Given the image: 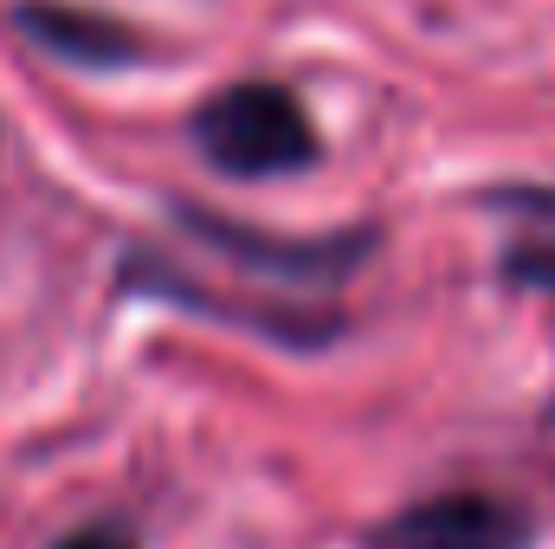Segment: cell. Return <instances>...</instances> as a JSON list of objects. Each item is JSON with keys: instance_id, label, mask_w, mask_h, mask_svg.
<instances>
[{"instance_id": "7", "label": "cell", "mask_w": 555, "mask_h": 549, "mask_svg": "<svg viewBox=\"0 0 555 549\" xmlns=\"http://www.w3.org/2000/svg\"><path fill=\"white\" fill-rule=\"evenodd\" d=\"M485 207L517 214V220H537V227H555V181H504V188L485 194Z\"/></svg>"}, {"instance_id": "3", "label": "cell", "mask_w": 555, "mask_h": 549, "mask_svg": "<svg viewBox=\"0 0 555 549\" xmlns=\"http://www.w3.org/2000/svg\"><path fill=\"white\" fill-rule=\"evenodd\" d=\"M537 518L498 491H439L382 518L369 549H530Z\"/></svg>"}, {"instance_id": "4", "label": "cell", "mask_w": 555, "mask_h": 549, "mask_svg": "<svg viewBox=\"0 0 555 549\" xmlns=\"http://www.w3.org/2000/svg\"><path fill=\"white\" fill-rule=\"evenodd\" d=\"M124 284L142 291V297H162V304L201 310V317H227V323H240V330H253V336H266V343H284V349H330V343L343 336V317H336V310H297V304H220V297H207L194 278L175 272V266L155 259V253H137V259L124 266Z\"/></svg>"}, {"instance_id": "1", "label": "cell", "mask_w": 555, "mask_h": 549, "mask_svg": "<svg viewBox=\"0 0 555 549\" xmlns=\"http://www.w3.org/2000/svg\"><path fill=\"white\" fill-rule=\"evenodd\" d=\"M194 149L233 181H272L317 162V130L284 85L240 78L194 111Z\"/></svg>"}, {"instance_id": "2", "label": "cell", "mask_w": 555, "mask_h": 549, "mask_svg": "<svg viewBox=\"0 0 555 549\" xmlns=\"http://www.w3.org/2000/svg\"><path fill=\"white\" fill-rule=\"evenodd\" d=\"M175 220L207 246L220 253L227 266L266 278V284H343L369 253H375V227H343V233H266V227H246V220H227L214 207H194V201H175Z\"/></svg>"}, {"instance_id": "9", "label": "cell", "mask_w": 555, "mask_h": 549, "mask_svg": "<svg viewBox=\"0 0 555 549\" xmlns=\"http://www.w3.org/2000/svg\"><path fill=\"white\" fill-rule=\"evenodd\" d=\"M543 420H550V426H555V401H550V413H543Z\"/></svg>"}, {"instance_id": "5", "label": "cell", "mask_w": 555, "mask_h": 549, "mask_svg": "<svg viewBox=\"0 0 555 549\" xmlns=\"http://www.w3.org/2000/svg\"><path fill=\"white\" fill-rule=\"evenodd\" d=\"M13 20H20V33L33 46H46L52 59L78 65V72H117V65H137L142 59V39L124 20L72 7V0H20Z\"/></svg>"}, {"instance_id": "6", "label": "cell", "mask_w": 555, "mask_h": 549, "mask_svg": "<svg viewBox=\"0 0 555 549\" xmlns=\"http://www.w3.org/2000/svg\"><path fill=\"white\" fill-rule=\"evenodd\" d=\"M498 272L511 278L517 291H543V297H555V240H524V246H511Z\"/></svg>"}, {"instance_id": "8", "label": "cell", "mask_w": 555, "mask_h": 549, "mask_svg": "<svg viewBox=\"0 0 555 549\" xmlns=\"http://www.w3.org/2000/svg\"><path fill=\"white\" fill-rule=\"evenodd\" d=\"M52 549H137V537L124 524H91V531H72L65 544H52Z\"/></svg>"}]
</instances>
